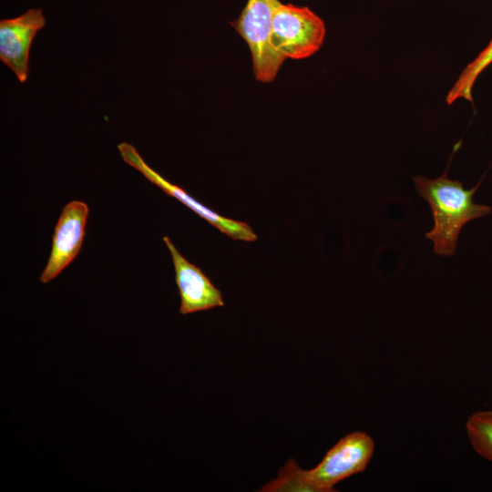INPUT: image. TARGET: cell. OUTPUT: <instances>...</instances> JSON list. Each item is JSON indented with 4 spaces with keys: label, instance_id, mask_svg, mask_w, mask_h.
Listing matches in <instances>:
<instances>
[{
    "label": "cell",
    "instance_id": "9c48e42d",
    "mask_svg": "<svg viewBox=\"0 0 492 492\" xmlns=\"http://www.w3.org/2000/svg\"><path fill=\"white\" fill-rule=\"evenodd\" d=\"M492 63V40L487 46L468 64L449 90L446 102L451 105L458 98L473 102L472 88L483 70Z\"/></svg>",
    "mask_w": 492,
    "mask_h": 492
},
{
    "label": "cell",
    "instance_id": "7a4b0ae2",
    "mask_svg": "<svg viewBox=\"0 0 492 492\" xmlns=\"http://www.w3.org/2000/svg\"><path fill=\"white\" fill-rule=\"evenodd\" d=\"M279 0H247L241 15L230 22L248 45L256 80L272 82L285 57L272 46V17Z\"/></svg>",
    "mask_w": 492,
    "mask_h": 492
},
{
    "label": "cell",
    "instance_id": "5b68a950",
    "mask_svg": "<svg viewBox=\"0 0 492 492\" xmlns=\"http://www.w3.org/2000/svg\"><path fill=\"white\" fill-rule=\"evenodd\" d=\"M118 149L123 160L128 165L139 171L149 181L158 186L164 193L175 198L190 208L221 233L236 241L248 242L257 241L258 236L248 223L220 215L195 200L180 187L170 183L146 163L133 145L128 142H122L118 145Z\"/></svg>",
    "mask_w": 492,
    "mask_h": 492
},
{
    "label": "cell",
    "instance_id": "8fae6325",
    "mask_svg": "<svg viewBox=\"0 0 492 492\" xmlns=\"http://www.w3.org/2000/svg\"><path fill=\"white\" fill-rule=\"evenodd\" d=\"M466 428L475 451L492 461V411L472 414L466 420Z\"/></svg>",
    "mask_w": 492,
    "mask_h": 492
},
{
    "label": "cell",
    "instance_id": "277c9868",
    "mask_svg": "<svg viewBox=\"0 0 492 492\" xmlns=\"http://www.w3.org/2000/svg\"><path fill=\"white\" fill-rule=\"evenodd\" d=\"M374 451L373 438L362 431L342 437L324 455L321 462L307 470L314 492H332L340 481L363 472Z\"/></svg>",
    "mask_w": 492,
    "mask_h": 492
},
{
    "label": "cell",
    "instance_id": "52a82bcc",
    "mask_svg": "<svg viewBox=\"0 0 492 492\" xmlns=\"http://www.w3.org/2000/svg\"><path fill=\"white\" fill-rule=\"evenodd\" d=\"M46 26L40 8L0 21V59L21 83L27 80L29 52L37 32Z\"/></svg>",
    "mask_w": 492,
    "mask_h": 492
},
{
    "label": "cell",
    "instance_id": "6da1fadb",
    "mask_svg": "<svg viewBox=\"0 0 492 492\" xmlns=\"http://www.w3.org/2000/svg\"><path fill=\"white\" fill-rule=\"evenodd\" d=\"M413 180L418 195L431 209L434 227L425 237L433 241L434 252L443 257L454 255L462 228L492 211L491 207L473 200L479 183L466 190L463 182L447 177V168L436 179L418 175Z\"/></svg>",
    "mask_w": 492,
    "mask_h": 492
},
{
    "label": "cell",
    "instance_id": "30bf717a",
    "mask_svg": "<svg viewBox=\"0 0 492 492\" xmlns=\"http://www.w3.org/2000/svg\"><path fill=\"white\" fill-rule=\"evenodd\" d=\"M261 492H314L308 478L307 470H303L290 459L279 471L278 477L264 485Z\"/></svg>",
    "mask_w": 492,
    "mask_h": 492
},
{
    "label": "cell",
    "instance_id": "8992f818",
    "mask_svg": "<svg viewBox=\"0 0 492 492\" xmlns=\"http://www.w3.org/2000/svg\"><path fill=\"white\" fill-rule=\"evenodd\" d=\"M87 205L80 200L68 202L62 210L54 230L51 252L39 278L47 283L56 278L78 255L85 238Z\"/></svg>",
    "mask_w": 492,
    "mask_h": 492
},
{
    "label": "cell",
    "instance_id": "3957f363",
    "mask_svg": "<svg viewBox=\"0 0 492 492\" xmlns=\"http://www.w3.org/2000/svg\"><path fill=\"white\" fill-rule=\"evenodd\" d=\"M324 21L307 6L280 2L273 14L271 43L283 57L304 59L322 47Z\"/></svg>",
    "mask_w": 492,
    "mask_h": 492
},
{
    "label": "cell",
    "instance_id": "ba28073f",
    "mask_svg": "<svg viewBox=\"0 0 492 492\" xmlns=\"http://www.w3.org/2000/svg\"><path fill=\"white\" fill-rule=\"evenodd\" d=\"M174 266L175 281L180 297L179 313L189 314L215 307L225 302L220 291L195 264L190 262L168 236L163 237Z\"/></svg>",
    "mask_w": 492,
    "mask_h": 492
}]
</instances>
